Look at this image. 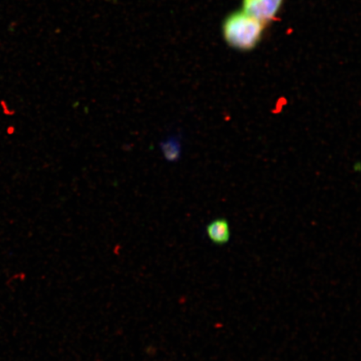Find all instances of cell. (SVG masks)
<instances>
[{
	"label": "cell",
	"mask_w": 361,
	"mask_h": 361,
	"mask_svg": "<svg viewBox=\"0 0 361 361\" xmlns=\"http://www.w3.org/2000/svg\"><path fill=\"white\" fill-rule=\"evenodd\" d=\"M266 26L250 13L238 11L226 17L222 33L229 47L239 51H250L258 47Z\"/></svg>",
	"instance_id": "obj_1"
},
{
	"label": "cell",
	"mask_w": 361,
	"mask_h": 361,
	"mask_svg": "<svg viewBox=\"0 0 361 361\" xmlns=\"http://www.w3.org/2000/svg\"><path fill=\"white\" fill-rule=\"evenodd\" d=\"M283 3V0H243V11L267 25L276 19Z\"/></svg>",
	"instance_id": "obj_2"
},
{
	"label": "cell",
	"mask_w": 361,
	"mask_h": 361,
	"mask_svg": "<svg viewBox=\"0 0 361 361\" xmlns=\"http://www.w3.org/2000/svg\"><path fill=\"white\" fill-rule=\"evenodd\" d=\"M206 233L209 240L216 245H225L231 238V230L227 219H216L206 228Z\"/></svg>",
	"instance_id": "obj_3"
},
{
	"label": "cell",
	"mask_w": 361,
	"mask_h": 361,
	"mask_svg": "<svg viewBox=\"0 0 361 361\" xmlns=\"http://www.w3.org/2000/svg\"><path fill=\"white\" fill-rule=\"evenodd\" d=\"M159 148L164 159L173 164L177 162L182 156V137L180 135H171L159 142Z\"/></svg>",
	"instance_id": "obj_4"
}]
</instances>
